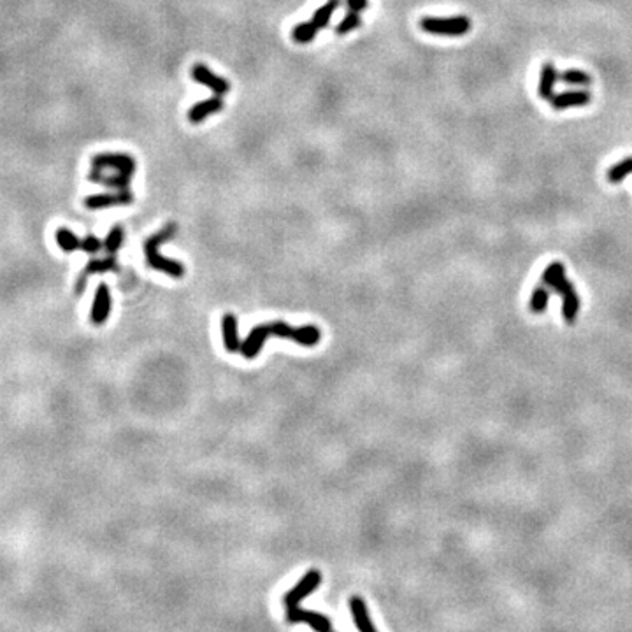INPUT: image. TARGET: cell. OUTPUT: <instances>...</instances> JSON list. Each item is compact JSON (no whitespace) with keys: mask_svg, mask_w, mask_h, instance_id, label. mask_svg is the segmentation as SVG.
I'll return each mask as SVG.
<instances>
[{"mask_svg":"<svg viewBox=\"0 0 632 632\" xmlns=\"http://www.w3.org/2000/svg\"><path fill=\"white\" fill-rule=\"evenodd\" d=\"M550 297H552V288H548L545 285V283H541L539 287L534 288L532 295H530V303H529L530 311H532V313H536V314L545 313V309H546V306H548V301H550Z\"/></svg>","mask_w":632,"mask_h":632,"instance_id":"18","label":"cell"},{"mask_svg":"<svg viewBox=\"0 0 632 632\" xmlns=\"http://www.w3.org/2000/svg\"><path fill=\"white\" fill-rule=\"evenodd\" d=\"M55 241L60 246V250L65 253H72V252H76V250H81V239L76 236L74 232L69 230V228H65V227L56 228Z\"/></svg>","mask_w":632,"mask_h":632,"instance_id":"17","label":"cell"},{"mask_svg":"<svg viewBox=\"0 0 632 632\" xmlns=\"http://www.w3.org/2000/svg\"><path fill=\"white\" fill-rule=\"evenodd\" d=\"M316 34H318V28L314 27L313 21H307V23H298L292 32V37L295 43L307 44L316 37Z\"/></svg>","mask_w":632,"mask_h":632,"instance_id":"22","label":"cell"},{"mask_svg":"<svg viewBox=\"0 0 632 632\" xmlns=\"http://www.w3.org/2000/svg\"><path fill=\"white\" fill-rule=\"evenodd\" d=\"M592 100V94L587 90H569L562 91V94L552 95L550 104L554 109H567V107H581L590 104Z\"/></svg>","mask_w":632,"mask_h":632,"instance_id":"12","label":"cell"},{"mask_svg":"<svg viewBox=\"0 0 632 632\" xmlns=\"http://www.w3.org/2000/svg\"><path fill=\"white\" fill-rule=\"evenodd\" d=\"M176 232L177 225L174 224V221L165 225L158 234H155V236L148 237V239L144 241V253L149 268L155 269V271L165 272V274L173 276V278H181V276H185V268H183L179 262H176V260L165 259V257H162L160 253H158V246H160L162 243H165V241H169Z\"/></svg>","mask_w":632,"mask_h":632,"instance_id":"4","label":"cell"},{"mask_svg":"<svg viewBox=\"0 0 632 632\" xmlns=\"http://www.w3.org/2000/svg\"><path fill=\"white\" fill-rule=\"evenodd\" d=\"M134 202V197L130 190H122L118 193H95L85 199V208L88 209H104L111 206H127Z\"/></svg>","mask_w":632,"mask_h":632,"instance_id":"9","label":"cell"},{"mask_svg":"<svg viewBox=\"0 0 632 632\" xmlns=\"http://www.w3.org/2000/svg\"><path fill=\"white\" fill-rule=\"evenodd\" d=\"M100 248H104V243L95 236H87L85 239H81V250L87 253H97Z\"/></svg>","mask_w":632,"mask_h":632,"instance_id":"25","label":"cell"},{"mask_svg":"<svg viewBox=\"0 0 632 632\" xmlns=\"http://www.w3.org/2000/svg\"><path fill=\"white\" fill-rule=\"evenodd\" d=\"M541 281L545 283L546 287L552 288L554 292H557L558 297L564 301L562 306V314L567 323H573L576 320L578 313H580V297H578L576 288L573 287V283L565 278V268L564 263L554 262L545 269L541 276Z\"/></svg>","mask_w":632,"mask_h":632,"instance_id":"3","label":"cell"},{"mask_svg":"<svg viewBox=\"0 0 632 632\" xmlns=\"http://www.w3.org/2000/svg\"><path fill=\"white\" fill-rule=\"evenodd\" d=\"M91 171H113L111 174H88V179L122 192L129 190L130 179L135 173V160L127 153H98L91 158Z\"/></svg>","mask_w":632,"mask_h":632,"instance_id":"2","label":"cell"},{"mask_svg":"<svg viewBox=\"0 0 632 632\" xmlns=\"http://www.w3.org/2000/svg\"><path fill=\"white\" fill-rule=\"evenodd\" d=\"M558 74L557 69L552 62H546L541 69V78H539V88L538 94L539 97L545 98V100H550L552 95H554V88L555 83H557Z\"/></svg>","mask_w":632,"mask_h":632,"instance_id":"16","label":"cell"},{"mask_svg":"<svg viewBox=\"0 0 632 632\" xmlns=\"http://www.w3.org/2000/svg\"><path fill=\"white\" fill-rule=\"evenodd\" d=\"M320 583H322V573L316 569L307 571L303 576V580L298 581L297 585L292 587V589L285 593L283 602H285V606H287L288 609L297 608L298 602L303 601V599H306L307 596H311L314 590L318 589Z\"/></svg>","mask_w":632,"mask_h":632,"instance_id":"6","label":"cell"},{"mask_svg":"<svg viewBox=\"0 0 632 632\" xmlns=\"http://www.w3.org/2000/svg\"><path fill=\"white\" fill-rule=\"evenodd\" d=\"M111 313V294L107 285L100 283L95 290V298H94V306H91V323L94 325H104L106 320L109 318Z\"/></svg>","mask_w":632,"mask_h":632,"instance_id":"11","label":"cell"},{"mask_svg":"<svg viewBox=\"0 0 632 632\" xmlns=\"http://www.w3.org/2000/svg\"><path fill=\"white\" fill-rule=\"evenodd\" d=\"M123 244V228L120 225L113 227L107 234V237L104 239V248L109 255H116V252L120 250V246Z\"/></svg>","mask_w":632,"mask_h":632,"instance_id":"24","label":"cell"},{"mask_svg":"<svg viewBox=\"0 0 632 632\" xmlns=\"http://www.w3.org/2000/svg\"><path fill=\"white\" fill-rule=\"evenodd\" d=\"M350 611L358 632H378L373 620H371L369 609H367V604H365L364 599H360L358 596L350 597Z\"/></svg>","mask_w":632,"mask_h":632,"instance_id":"14","label":"cell"},{"mask_svg":"<svg viewBox=\"0 0 632 632\" xmlns=\"http://www.w3.org/2000/svg\"><path fill=\"white\" fill-rule=\"evenodd\" d=\"M281 338V339H290V341L297 342V345L303 346H314L320 342V334L318 327L314 325H306V327H290L288 323L285 322H269V323H262V325H257L255 329L248 334L246 341L243 342V350L241 353L244 355L246 358H255L259 355L260 348L269 338Z\"/></svg>","mask_w":632,"mask_h":632,"instance_id":"1","label":"cell"},{"mask_svg":"<svg viewBox=\"0 0 632 632\" xmlns=\"http://www.w3.org/2000/svg\"><path fill=\"white\" fill-rule=\"evenodd\" d=\"M338 6H339V0H329L327 4H323L320 9H316L313 14V20H311L314 27L318 28V30L325 28L327 25H329L332 14H334V11L338 9Z\"/></svg>","mask_w":632,"mask_h":632,"instance_id":"20","label":"cell"},{"mask_svg":"<svg viewBox=\"0 0 632 632\" xmlns=\"http://www.w3.org/2000/svg\"><path fill=\"white\" fill-rule=\"evenodd\" d=\"M221 109H224V98L220 95H215V97L202 100V102H197L195 106L190 107L188 120L192 123H201L206 118H209L211 114L220 113Z\"/></svg>","mask_w":632,"mask_h":632,"instance_id":"13","label":"cell"},{"mask_svg":"<svg viewBox=\"0 0 632 632\" xmlns=\"http://www.w3.org/2000/svg\"><path fill=\"white\" fill-rule=\"evenodd\" d=\"M346 4H348V9H350V11L362 12L369 8V0H346Z\"/></svg>","mask_w":632,"mask_h":632,"instance_id":"26","label":"cell"},{"mask_svg":"<svg viewBox=\"0 0 632 632\" xmlns=\"http://www.w3.org/2000/svg\"><path fill=\"white\" fill-rule=\"evenodd\" d=\"M114 271L118 272V262H116V255H109L106 259L100 260H91L87 263V268L83 269V272L79 274L78 283H76V295H81L85 287H87V278L90 274H100V272H109Z\"/></svg>","mask_w":632,"mask_h":632,"instance_id":"10","label":"cell"},{"mask_svg":"<svg viewBox=\"0 0 632 632\" xmlns=\"http://www.w3.org/2000/svg\"><path fill=\"white\" fill-rule=\"evenodd\" d=\"M629 174H632V157H627L622 162H618V164L611 165L606 176H608L609 183H620Z\"/></svg>","mask_w":632,"mask_h":632,"instance_id":"21","label":"cell"},{"mask_svg":"<svg viewBox=\"0 0 632 632\" xmlns=\"http://www.w3.org/2000/svg\"><path fill=\"white\" fill-rule=\"evenodd\" d=\"M221 334H224L225 348L230 353H239L243 350V342L239 341V334H237V320L232 313L224 314L221 318Z\"/></svg>","mask_w":632,"mask_h":632,"instance_id":"15","label":"cell"},{"mask_svg":"<svg viewBox=\"0 0 632 632\" xmlns=\"http://www.w3.org/2000/svg\"><path fill=\"white\" fill-rule=\"evenodd\" d=\"M360 14H358L357 11H348L345 18H342L341 23L336 27V34H338V36H346V34L357 30V28L360 27Z\"/></svg>","mask_w":632,"mask_h":632,"instance_id":"23","label":"cell"},{"mask_svg":"<svg viewBox=\"0 0 632 632\" xmlns=\"http://www.w3.org/2000/svg\"><path fill=\"white\" fill-rule=\"evenodd\" d=\"M558 79L565 85H573V87H589L592 83V76L587 74L581 69H567V71L558 74Z\"/></svg>","mask_w":632,"mask_h":632,"instance_id":"19","label":"cell"},{"mask_svg":"<svg viewBox=\"0 0 632 632\" xmlns=\"http://www.w3.org/2000/svg\"><path fill=\"white\" fill-rule=\"evenodd\" d=\"M288 624H307L313 631L316 632H332V625L330 620L322 615V613L309 611V609L303 608H290L287 613Z\"/></svg>","mask_w":632,"mask_h":632,"instance_id":"7","label":"cell"},{"mask_svg":"<svg viewBox=\"0 0 632 632\" xmlns=\"http://www.w3.org/2000/svg\"><path fill=\"white\" fill-rule=\"evenodd\" d=\"M422 30L434 36L460 37L466 36L471 30L472 23L468 16H452V18H436V16H425L420 21Z\"/></svg>","mask_w":632,"mask_h":632,"instance_id":"5","label":"cell"},{"mask_svg":"<svg viewBox=\"0 0 632 632\" xmlns=\"http://www.w3.org/2000/svg\"><path fill=\"white\" fill-rule=\"evenodd\" d=\"M192 78L195 79V81L201 83V85H204V87H208L209 90L215 91L216 95H220V97L221 95H227L228 91H230V83H228V79L213 74L204 63H195V65H193Z\"/></svg>","mask_w":632,"mask_h":632,"instance_id":"8","label":"cell"}]
</instances>
